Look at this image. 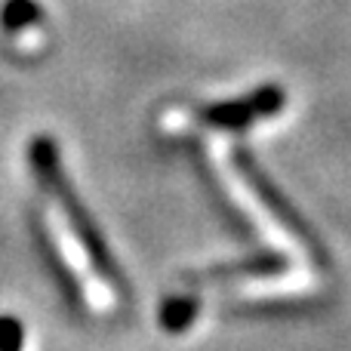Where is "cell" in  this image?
Returning <instances> with one entry per match:
<instances>
[{
	"label": "cell",
	"mask_w": 351,
	"mask_h": 351,
	"mask_svg": "<svg viewBox=\"0 0 351 351\" xmlns=\"http://www.w3.org/2000/svg\"><path fill=\"white\" fill-rule=\"evenodd\" d=\"M284 105V90L280 86H262V90L250 93V96L237 99V102H222V105H213L206 108L204 121L206 123H216V127H225V130H241L247 123L259 121V117H271L280 111Z\"/></svg>",
	"instance_id": "7a4b0ae2"
},
{
	"label": "cell",
	"mask_w": 351,
	"mask_h": 351,
	"mask_svg": "<svg viewBox=\"0 0 351 351\" xmlns=\"http://www.w3.org/2000/svg\"><path fill=\"white\" fill-rule=\"evenodd\" d=\"M37 6L31 3V0H10V3H3V12H0V22H3V28L10 31H19L25 28V25H34L37 22Z\"/></svg>",
	"instance_id": "3957f363"
},
{
	"label": "cell",
	"mask_w": 351,
	"mask_h": 351,
	"mask_svg": "<svg viewBox=\"0 0 351 351\" xmlns=\"http://www.w3.org/2000/svg\"><path fill=\"white\" fill-rule=\"evenodd\" d=\"M22 346V327L16 321H0V351H19Z\"/></svg>",
	"instance_id": "5b68a950"
},
{
	"label": "cell",
	"mask_w": 351,
	"mask_h": 351,
	"mask_svg": "<svg viewBox=\"0 0 351 351\" xmlns=\"http://www.w3.org/2000/svg\"><path fill=\"white\" fill-rule=\"evenodd\" d=\"M31 167L37 173L40 191L47 194V222L53 231V247L68 271L80 280L86 302L96 311H111L121 296V280L111 265V256L105 243L99 241V231L86 219L84 204H77L71 185L59 164V148L49 139H34L31 145Z\"/></svg>",
	"instance_id": "6da1fadb"
},
{
	"label": "cell",
	"mask_w": 351,
	"mask_h": 351,
	"mask_svg": "<svg viewBox=\"0 0 351 351\" xmlns=\"http://www.w3.org/2000/svg\"><path fill=\"white\" fill-rule=\"evenodd\" d=\"M194 315H197V302H194V299H173V302H167L164 324L170 330H182L191 324Z\"/></svg>",
	"instance_id": "277c9868"
}]
</instances>
